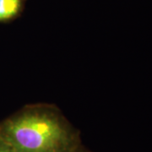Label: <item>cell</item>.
Returning <instances> with one entry per match:
<instances>
[{"instance_id":"obj_2","label":"cell","mask_w":152,"mask_h":152,"mask_svg":"<svg viewBox=\"0 0 152 152\" xmlns=\"http://www.w3.org/2000/svg\"><path fill=\"white\" fill-rule=\"evenodd\" d=\"M26 0H0V23L9 22L20 16Z\"/></svg>"},{"instance_id":"obj_4","label":"cell","mask_w":152,"mask_h":152,"mask_svg":"<svg viewBox=\"0 0 152 152\" xmlns=\"http://www.w3.org/2000/svg\"><path fill=\"white\" fill-rule=\"evenodd\" d=\"M77 152H90V151H86V150H84V148L82 147L81 149H80V150H79Z\"/></svg>"},{"instance_id":"obj_3","label":"cell","mask_w":152,"mask_h":152,"mask_svg":"<svg viewBox=\"0 0 152 152\" xmlns=\"http://www.w3.org/2000/svg\"><path fill=\"white\" fill-rule=\"evenodd\" d=\"M0 152H17L13 147H11L7 142L0 138Z\"/></svg>"},{"instance_id":"obj_1","label":"cell","mask_w":152,"mask_h":152,"mask_svg":"<svg viewBox=\"0 0 152 152\" xmlns=\"http://www.w3.org/2000/svg\"><path fill=\"white\" fill-rule=\"evenodd\" d=\"M0 138L17 152H77L80 134L56 107L35 104L0 124Z\"/></svg>"}]
</instances>
